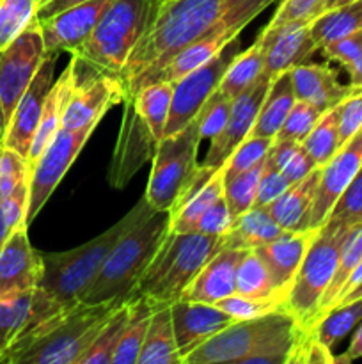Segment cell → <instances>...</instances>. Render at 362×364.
Listing matches in <instances>:
<instances>
[{
    "mask_svg": "<svg viewBox=\"0 0 362 364\" xmlns=\"http://www.w3.org/2000/svg\"><path fill=\"white\" fill-rule=\"evenodd\" d=\"M362 322V297L348 304L336 306L322 316L311 329L312 336L332 350L353 327Z\"/></svg>",
    "mask_w": 362,
    "mask_h": 364,
    "instance_id": "8d00e7d4",
    "label": "cell"
},
{
    "mask_svg": "<svg viewBox=\"0 0 362 364\" xmlns=\"http://www.w3.org/2000/svg\"><path fill=\"white\" fill-rule=\"evenodd\" d=\"M348 230L350 226L346 224L332 220L319 226L287 290L284 311L290 313L305 331H311L314 326L319 302L336 274L341 245Z\"/></svg>",
    "mask_w": 362,
    "mask_h": 364,
    "instance_id": "52a82bcc",
    "label": "cell"
},
{
    "mask_svg": "<svg viewBox=\"0 0 362 364\" xmlns=\"http://www.w3.org/2000/svg\"><path fill=\"white\" fill-rule=\"evenodd\" d=\"M123 119H121L119 134L114 146L112 160H110L106 180L114 188H124L135 174L156 155V149L162 141L155 137L135 107L133 98L123 102Z\"/></svg>",
    "mask_w": 362,
    "mask_h": 364,
    "instance_id": "5bb4252c",
    "label": "cell"
},
{
    "mask_svg": "<svg viewBox=\"0 0 362 364\" xmlns=\"http://www.w3.org/2000/svg\"><path fill=\"white\" fill-rule=\"evenodd\" d=\"M258 38H261L266 46L263 75L272 80L280 73H287L309 63V59L318 52L307 23H287L270 34L261 32Z\"/></svg>",
    "mask_w": 362,
    "mask_h": 364,
    "instance_id": "44dd1931",
    "label": "cell"
},
{
    "mask_svg": "<svg viewBox=\"0 0 362 364\" xmlns=\"http://www.w3.org/2000/svg\"><path fill=\"white\" fill-rule=\"evenodd\" d=\"M314 233L316 230L286 231V233L280 235L279 238H275L270 244L254 249L261 256L263 262L266 263L277 287L286 295L291 283H293V277L297 274L298 267L302 265V259H304L305 252H307L309 244H311Z\"/></svg>",
    "mask_w": 362,
    "mask_h": 364,
    "instance_id": "cb8c5ba5",
    "label": "cell"
},
{
    "mask_svg": "<svg viewBox=\"0 0 362 364\" xmlns=\"http://www.w3.org/2000/svg\"><path fill=\"white\" fill-rule=\"evenodd\" d=\"M316 167L318 166L312 162L311 156L307 155V151H305L300 144V148H298L297 151L291 155V159L287 160L286 166L280 169V173H283L284 176L291 181V183H297V181L304 180L305 176H309V174H311Z\"/></svg>",
    "mask_w": 362,
    "mask_h": 364,
    "instance_id": "9f6ffc18",
    "label": "cell"
},
{
    "mask_svg": "<svg viewBox=\"0 0 362 364\" xmlns=\"http://www.w3.org/2000/svg\"><path fill=\"white\" fill-rule=\"evenodd\" d=\"M322 55L330 63H336L348 73L350 84L362 87V28L319 48Z\"/></svg>",
    "mask_w": 362,
    "mask_h": 364,
    "instance_id": "b9f144b4",
    "label": "cell"
},
{
    "mask_svg": "<svg viewBox=\"0 0 362 364\" xmlns=\"http://www.w3.org/2000/svg\"><path fill=\"white\" fill-rule=\"evenodd\" d=\"M266 46L261 38L254 41V45L248 46L247 50H241L229 68L224 73L222 80L219 84V91L224 92L227 98L234 100L243 95L256 80L263 75L265 68Z\"/></svg>",
    "mask_w": 362,
    "mask_h": 364,
    "instance_id": "4dcf8cb0",
    "label": "cell"
},
{
    "mask_svg": "<svg viewBox=\"0 0 362 364\" xmlns=\"http://www.w3.org/2000/svg\"><path fill=\"white\" fill-rule=\"evenodd\" d=\"M362 297V283L358 284L357 288H355V290H351L350 294L348 295H344L343 299H341L339 301V304L337 306H341V304H348V302H351V301H357V299H361Z\"/></svg>",
    "mask_w": 362,
    "mask_h": 364,
    "instance_id": "91938a15",
    "label": "cell"
},
{
    "mask_svg": "<svg viewBox=\"0 0 362 364\" xmlns=\"http://www.w3.org/2000/svg\"><path fill=\"white\" fill-rule=\"evenodd\" d=\"M2 146H4V144H2V142H0V148H2Z\"/></svg>",
    "mask_w": 362,
    "mask_h": 364,
    "instance_id": "be15d7a7",
    "label": "cell"
},
{
    "mask_svg": "<svg viewBox=\"0 0 362 364\" xmlns=\"http://www.w3.org/2000/svg\"><path fill=\"white\" fill-rule=\"evenodd\" d=\"M236 294L259 301L275 302L280 309H284V301H286V294L277 287L266 263L254 249L247 251L238 267Z\"/></svg>",
    "mask_w": 362,
    "mask_h": 364,
    "instance_id": "f546056e",
    "label": "cell"
},
{
    "mask_svg": "<svg viewBox=\"0 0 362 364\" xmlns=\"http://www.w3.org/2000/svg\"><path fill=\"white\" fill-rule=\"evenodd\" d=\"M222 247L224 237H212L199 231H169L130 297H146L153 304L170 306L183 297L202 267Z\"/></svg>",
    "mask_w": 362,
    "mask_h": 364,
    "instance_id": "8992f818",
    "label": "cell"
},
{
    "mask_svg": "<svg viewBox=\"0 0 362 364\" xmlns=\"http://www.w3.org/2000/svg\"><path fill=\"white\" fill-rule=\"evenodd\" d=\"M361 28L362 0H355V2L346 4V6L325 11V13L319 14V16L309 25L312 41L318 46V52L323 46L339 41V39L346 38V36L361 31Z\"/></svg>",
    "mask_w": 362,
    "mask_h": 364,
    "instance_id": "d6a6232c",
    "label": "cell"
},
{
    "mask_svg": "<svg viewBox=\"0 0 362 364\" xmlns=\"http://www.w3.org/2000/svg\"><path fill=\"white\" fill-rule=\"evenodd\" d=\"M199 119L192 121L177 134L163 137L151 160L146 201L156 212H170L197 169V151L201 144Z\"/></svg>",
    "mask_w": 362,
    "mask_h": 364,
    "instance_id": "ba28073f",
    "label": "cell"
},
{
    "mask_svg": "<svg viewBox=\"0 0 362 364\" xmlns=\"http://www.w3.org/2000/svg\"><path fill=\"white\" fill-rule=\"evenodd\" d=\"M247 249L222 247L185 290V301L215 304L236 294V272Z\"/></svg>",
    "mask_w": 362,
    "mask_h": 364,
    "instance_id": "7402d4cb",
    "label": "cell"
},
{
    "mask_svg": "<svg viewBox=\"0 0 362 364\" xmlns=\"http://www.w3.org/2000/svg\"><path fill=\"white\" fill-rule=\"evenodd\" d=\"M273 141H275V139L252 137V135H248V137L238 146L236 151L229 156L226 166L222 167L226 180H231V178L236 176V174L243 173V171L251 169L252 166L261 162L266 156V153H268V149L272 148Z\"/></svg>",
    "mask_w": 362,
    "mask_h": 364,
    "instance_id": "7dc6e473",
    "label": "cell"
},
{
    "mask_svg": "<svg viewBox=\"0 0 362 364\" xmlns=\"http://www.w3.org/2000/svg\"><path fill=\"white\" fill-rule=\"evenodd\" d=\"M38 0H0V52L35 20Z\"/></svg>",
    "mask_w": 362,
    "mask_h": 364,
    "instance_id": "7bdbcfd3",
    "label": "cell"
},
{
    "mask_svg": "<svg viewBox=\"0 0 362 364\" xmlns=\"http://www.w3.org/2000/svg\"><path fill=\"white\" fill-rule=\"evenodd\" d=\"M131 316V301L126 299L116 311L110 315L105 326L98 333L91 347L82 355L80 364H112V358L121 343L124 329Z\"/></svg>",
    "mask_w": 362,
    "mask_h": 364,
    "instance_id": "d590c367",
    "label": "cell"
},
{
    "mask_svg": "<svg viewBox=\"0 0 362 364\" xmlns=\"http://www.w3.org/2000/svg\"><path fill=\"white\" fill-rule=\"evenodd\" d=\"M123 302H80L62 315L21 331L20 336L4 352L0 363L80 364L82 355L87 352L106 320Z\"/></svg>",
    "mask_w": 362,
    "mask_h": 364,
    "instance_id": "3957f363",
    "label": "cell"
},
{
    "mask_svg": "<svg viewBox=\"0 0 362 364\" xmlns=\"http://www.w3.org/2000/svg\"><path fill=\"white\" fill-rule=\"evenodd\" d=\"M169 231L170 213L155 212L144 223L123 235L102 263L94 279L85 288L80 302L96 304L126 301L151 265Z\"/></svg>",
    "mask_w": 362,
    "mask_h": 364,
    "instance_id": "5b68a950",
    "label": "cell"
},
{
    "mask_svg": "<svg viewBox=\"0 0 362 364\" xmlns=\"http://www.w3.org/2000/svg\"><path fill=\"white\" fill-rule=\"evenodd\" d=\"M109 2L110 0H85L46 20H38L41 25L46 53L59 55L62 52L73 53L75 50L80 48L94 31Z\"/></svg>",
    "mask_w": 362,
    "mask_h": 364,
    "instance_id": "e0dca14e",
    "label": "cell"
},
{
    "mask_svg": "<svg viewBox=\"0 0 362 364\" xmlns=\"http://www.w3.org/2000/svg\"><path fill=\"white\" fill-rule=\"evenodd\" d=\"M162 2H165V0H162Z\"/></svg>",
    "mask_w": 362,
    "mask_h": 364,
    "instance_id": "03108f58",
    "label": "cell"
},
{
    "mask_svg": "<svg viewBox=\"0 0 362 364\" xmlns=\"http://www.w3.org/2000/svg\"><path fill=\"white\" fill-rule=\"evenodd\" d=\"M123 102L124 89L119 78L106 75H77V85L64 110L62 128H96L109 109Z\"/></svg>",
    "mask_w": 362,
    "mask_h": 364,
    "instance_id": "2e32d148",
    "label": "cell"
},
{
    "mask_svg": "<svg viewBox=\"0 0 362 364\" xmlns=\"http://www.w3.org/2000/svg\"><path fill=\"white\" fill-rule=\"evenodd\" d=\"M85 2V0H41L38 4V11H35V18L39 21L46 20V18L53 16V14L60 13V11L67 9L71 6H77V4Z\"/></svg>",
    "mask_w": 362,
    "mask_h": 364,
    "instance_id": "6f0895ef",
    "label": "cell"
},
{
    "mask_svg": "<svg viewBox=\"0 0 362 364\" xmlns=\"http://www.w3.org/2000/svg\"><path fill=\"white\" fill-rule=\"evenodd\" d=\"M275 14L263 28V34L277 31L287 23L311 25L322 13H325L327 0H279Z\"/></svg>",
    "mask_w": 362,
    "mask_h": 364,
    "instance_id": "ee69618b",
    "label": "cell"
},
{
    "mask_svg": "<svg viewBox=\"0 0 362 364\" xmlns=\"http://www.w3.org/2000/svg\"><path fill=\"white\" fill-rule=\"evenodd\" d=\"M131 301V316L124 329L121 343L112 358V364H137L148 333L149 320L158 304H153L146 297H128Z\"/></svg>",
    "mask_w": 362,
    "mask_h": 364,
    "instance_id": "836d02e7",
    "label": "cell"
},
{
    "mask_svg": "<svg viewBox=\"0 0 362 364\" xmlns=\"http://www.w3.org/2000/svg\"><path fill=\"white\" fill-rule=\"evenodd\" d=\"M362 167V130L355 134L350 141L344 142L339 151L322 167L318 191L311 212V228L318 230L323 226L344 188L357 176Z\"/></svg>",
    "mask_w": 362,
    "mask_h": 364,
    "instance_id": "ac0fdd59",
    "label": "cell"
},
{
    "mask_svg": "<svg viewBox=\"0 0 362 364\" xmlns=\"http://www.w3.org/2000/svg\"><path fill=\"white\" fill-rule=\"evenodd\" d=\"M4 135H6V119H4L2 105H0V142L4 144Z\"/></svg>",
    "mask_w": 362,
    "mask_h": 364,
    "instance_id": "6125c7cd",
    "label": "cell"
},
{
    "mask_svg": "<svg viewBox=\"0 0 362 364\" xmlns=\"http://www.w3.org/2000/svg\"><path fill=\"white\" fill-rule=\"evenodd\" d=\"M362 358V322L358 323L357 331H355L353 338H351L350 345H348L346 352L343 355H336V364L337 363H343L348 364L355 359H361Z\"/></svg>",
    "mask_w": 362,
    "mask_h": 364,
    "instance_id": "680465c9",
    "label": "cell"
},
{
    "mask_svg": "<svg viewBox=\"0 0 362 364\" xmlns=\"http://www.w3.org/2000/svg\"><path fill=\"white\" fill-rule=\"evenodd\" d=\"M351 2H355V0H327V2H325V11L336 9V7L346 6V4H351Z\"/></svg>",
    "mask_w": 362,
    "mask_h": 364,
    "instance_id": "94428289",
    "label": "cell"
},
{
    "mask_svg": "<svg viewBox=\"0 0 362 364\" xmlns=\"http://www.w3.org/2000/svg\"><path fill=\"white\" fill-rule=\"evenodd\" d=\"M231 105H233V100L227 98L219 89L209 96V100L206 102V105L202 107V110L197 116L201 139H209L212 141L215 135H219L222 132L227 119H229Z\"/></svg>",
    "mask_w": 362,
    "mask_h": 364,
    "instance_id": "681fc988",
    "label": "cell"
},
{
    "mask_svg": "<svg viewBox=\"0 0 362 364\" xmlns=\"http://www.w3.org/2000/svg\"><path fill=\"white\" fill-rule=\"evenodd\" d=\"M298 323L284 309L251 320H234L183 359V364H241L263 340Z\"/></svg>",
    "mask_w": 362,
    "mask_h": 364,
    "instance_id": "30bf717a",
    "label": "cell"
},
{
    "mask_svg": "<svg viewBox=\"0 0 362 364\" xmlns=\"http://www.w3.org/2000/svg\"><path fill=\"white\" fill-rule=\"evenodd\" d=\"M75 85H77V70H75V63L71 59L70 66L60 73L59 78H55L48 96H46L45 109H43L41 119H39L38 130H35L34 141H32L31 151H28L27 156L28 169H32V166L38 162V159L45 151L46 146L50 144V141L62 128L64 110H66L67 102L73 95Z\"/></svg>",
    "mask_w": 362,
    "mask_h": 364,
    "instance_id": "484cf974",
    "label": "cell"
},
{
    "mask_svg": "<svg viewBox=\"0 0 362 364\" xmlns=\"http://www.w3.org/2000/svg\"><path fill=\"white\" fill-rule=\"evenodd\" d=\"M162 0H110L87 41L71 53L78 77L119 78L131 52L153 27Z\"/></svg>",
    "mask_w": 362,
    "mask_h": 364,
    "instance_id": "277c9868",
    "label": "cell"
},
{
    "mask_svg": "<svg viewBox=\"0 0 362 364\" xmlns=\"http://www.w3.org/2000/svg\"><path fill=\"white\" fill-rule=\"evenodd\" d=\"M319 176H322V167H316L309 176L291 185L272 205L266 206V212L284 231L312 230L311 212L316 191H318Z\"/></svg>",
    "mask_w": 362,
    "mask_h": 364,
    "instance_id": "d4e9b609",
    "label": "cell"
},
{
    "mask_svg": "<svg viewBox=\"0 0 362 364\" xmlns=\"http://www.w3.org/2000/svg\"><path fill=\"white\" fill-rule=\"evenodd\" d=\"M286 231L272 219L266 208H251L234 219L233 228L224 237V247L251 249L270 244Z\"/></svg>",
    "mask_w": 362,
    "mask_h": 364,
    "instance_id": "f1b7e54d",
    "label": "cell"
},
{
    "mask_svg": "<svg viewBox=\"0 0 362 364\" xmlns=\"http://www.w3.org/2000/svg\"><path fill=\"white\" fill-rule=\"evenodd\" d=\"M170 313H172L174 338H176L181 363L195 348L234 322L233 316L216 308L215 304L185 301V299L172 302Z\"/></svg>",
    "mask_w": 362,
    "mask_h": 364,
    "instance_id": "d6986e66",
    "label": "cell"
},
{
    "mask_svg": "<svg viewBox=\"0 0 362 364\" xmlns=\"http://www.w3.org/2000/svg\"><path fill=\"white\" fill-rule=\"evenodd\" d=\"M270 84H272V78L261 75L243 95L233 100L229 119H227L226 127L222 128V132L219 135H215L212 139V144H209L204 160H202V164H199L190 183L187 185L181 198L177 199L176 206L169 213H174L185 203L190 201L226 166V162L236 151L238 146L251 135V130L254 127L259 109H261L263 100H265L266 92H268Z\"/></svg>",
    "mask_w": 362,
    "mask_h": 364,
    "instance_id": "9c48e42d",
    "label": "cell"
},
{
    "mask_svg": "<svg viewBox=\"0 0 362 364\" xmlns=\"http://www.w3.org/2000/svg\"><path fill=\"white\" fill-rule=\"evenodd\" d=\"M263 167H265V159L256 164V166H252L251 169L236 174L231 180H226V185H224V198H226L229 212L234 219L254 206L256 194H258V185L263 174Z\"/></svg>",
    "mask_w": 362,
    "mask_h": 364,
    "instance_id": "60d3db41",
    "label": "cell"
},
{
    "mask_svg": "<svg viewBox=\"0 0 362 364\" xmlns=\"http://www.w3.org/2000/svg\"><path fill=\"white\" fill-rule=\"evenodd\" d=\"M32 291L34 290L0 297V358L20 336L27 323L31 315Z\"/></svg>",
    "mask_w": 362,
    "mask_h": 364,
    "instance_id": "ab89813d",
    "label": "cell"
},
{
    "mask_svg": "<svg viewBox=\"0 0 362 364\" xmlns=\"http://www.w3.org/2000/svg\"><path fill=\"white\" fill-rule=\"evenodd\" d=\"M361 259H362V223H357L353 224V226H350V230H348L346 237H344L343 240V245H341L336 274H334L332 281H330L329 288H327L325 295H323L322 302H319L316 322H318L325 313H329L330 309L336 308L341 295H343L344 284H346L348 277L351 276L355 267L361 263Z\"/></svg>",
    "mask_w": 362,
    "mask_h": 364,
    "instance_id": "1f68e13d",
    "label": "cell"
},
{
    "mask_svg": "<svg viewBox=\"0 0 362 364\" xmlns=\"http://www.w3.org/2000/svg\"><path fill=\"white\" fill-rule=\"evenodd\" d=\"M28 208V180L18 185L7 198L0 199V247L25 223Z\"/></svg>",
    "mask_w": 362,
    "mask_h": 364,
    "instance_id": "bcb514c9",
    "label": "cell"
},
{
    "mask_svg": "<svg viewBox=\"0 0 362 364\" xmlns=\"http://www.w3.org/2000/svg\"><path fill=\"white\" fill-rule=\"evenodd\" d=\"M224 185H226V176H224V171L220 169L190 201H187L180 210L170 213V231L172 233H190V231H195L199 219L206 212V208L216 198L224 196Z\"/></svg>",
    "mask_w": 362,
    "mask_h": 364,
    "instance_id": "74e56055",
    "label": "cell"
},
{
    "mask_svg": "<svg viewBox=\"0 0 362 364\" xmlns=\"http://www.w3.org/2000/svg\"><path fill=\"white\" fill-rule=\"evenodd\" d=\"M216 308L226 311L227 315L233 316L234 320H251L258 316L268 315L272 311H279V306L270 301H259V299L243 297L240 294H233L222 301L215 302Z\"/></svg>",
    "mask_w": 362,
    "mask_h": 364,
    "instance_id": "816d5d0a",
    "label": "cell"
},
{
    "mask_svg": "<svg viewBox=\"0 0 362 364\" xmlns=\"http://www.w3.org/2000/svg\"><path fill=\"white\" fill-rule=\"evenodd\" d=\"M57 57H59L57 53H46L38 73L32 78L31 85L20 98L9 123H7L4 146L14 149L25 159L31 151L32 141H34L43 109H45L46 96L55 82Z\"/></svg>",
    "mask_w": 362,
    "mask_h": 364,
    "instance_id": "9a60e30c",
    "label": "cell"
},
{
    "mask_svg": "<svg viewBox=\"0 0 362 364\" xmlns=\"http://www.w3.org/2000/svg\"><path fill=\"white\" fill-rule=\"evenodd\" d=\"M327 220L346 224V226L362 223V167L357 173V176L348 183L343 194L334 203Z\"/></svg>",
    "mask_w": 362,
    "mask_h": 364,
    "instance_id": "c3c4849f",
    "label": "cell"
},
{
    "mask_svg": "<svg viewBox=\"0 0 362 364\" xmlns=\"http://www.w3.org/2000/svg\"><path fill=\"white\" fill-rule=\"evenodd\" d=\"M291 185L293 183H291L280 171L268 167L265 164L261 180H259L258 185V194H256V201L252 208H266V206L272 205L280 194H284Z\"/></svg>",
    "mask_w": 362,
    "mask_h": 364,
    "instance_id": "11a10c76",
    "label": "cell"
},
{
    "mask_svg": "<svg viewBox=\"0 0 362 364\" xmlns=\"http://www.w3.org/2000/svg\"><path fill=\"white\" fill-rule=\"evenodd\" d=\"M337 112H339L337 116L339 139L341 144H344L362 130V87H358L344 102H341L337 105Z\"/></svg>",
    "mask_w": 362,
    "mask_h": 364,
    "instance_id": "db71d44e",
    "label": "cell"
},
{
    "mask_svg": "<svg viewBox=\"0 0 362 364\" xmlns=\"http://www.w3.org/2000/svg\"><path fill=\"white\" fill-rule=\"evenodd\" d=\"M323 114L325 112L319 110L318 107L311 105V103L304 102V100H297L295 105L291 107L290 114H287L286 121H284L283 128H280L275 139H279V141L302 142L311 134L316 123L322 119Z\"/></svg>",
    "mask_w": 362,
    "mask_h": 364,
    "instance_id": "f6af8a7d",
    "label": "cell"
},
{
    "mask_svg": "<svg viewBox=\"0 0 362 364\" xmlns=\"http://www.w3.org/2000/svg\"><path fill=\"white\" fill-rule=\"evenodd\" d=\"M295 102H297V95H295L293 84H291L290 71L280 73L279 77L273 78L268 92L263 100L261 109H259L256 123L251 130L252 137L275 139Z\"/></svg>",
    "mask_w": 362,
    "mask_h": 364,
    "instance_id": "4316f807",
    "label": "cell"
},
{
    "mask_svg": "<svg viewBox=\"0 0 362 364\" xmlns=\"http://www.w3.org/2000/svg\"><path fill=\"white\" fill-rule=\"evenodd\" d=\"M155 212L156 210L149 206L146 198H142L119 223L114 224L99 237L89 240L87 244L71 251L43 255V277L38 288L32 291L31 315L23 331L62 315L80 304L82 294L94 279L96 272L117 240L149 219Z\"/></svg>",
    "mask_w": 362,
    "mask_h": 364,
    "instance_id": "7a4b0ae2",
    "label": "cell"
},
{
    "mask_svg": "<svg viewBox=\"0 0 362 364\" xmlns=\"http://www.w3.org/2000/svg\"><path fill=\"white\" fill-rule=\"evenodd\" d=\"M337 116H339L337 107L327 110L312 128L311 134L302 141V148L307 151V155L318 167L327 166L343 146L339 139V128H337Z\"/></svg>",
    "mask_w": 362,
    "mask_h": 364,
    "instance_id": "f35d334b",
    "label": "cell"
},
{
    "mask_svg": "<svg viewBox=\"0 0 362 364\" xmlns=\"http://www.w3.org/2000/svg\"><path fill=\"white\" fill-rule=\"evenodd\" d=\"M31 176L28 162L14 149L0 148V199L7 198L14 188Z\"/></svg>",
    "mask_w": 362,
    "mask_h": 364,
    "instance_id": "f907efd6",
    "label": "cell"
},
{
    "mask_svg": "<svg viewBox=\"0 0 362 364\" xmlns=\"http://www.w3.org/2000/svg\"><path fill=\"white\" fill-rule=\"evenodd\" d=\"M290 77L297 100H304L323 112L337 107L358 89L351 84H341L337 71L325 64L305 63L291 70Z\"/></svg>",
    "mask_w": 362,
    "mask_h": 364,
    "instance_id": "603a6c76",
    "label": "cell"
},
{
    "mask_svg": "<svg viewBox=\"0 0 362 364\" xmlns=\"http://www.w3.org/2000/svg\"><path fill=\"white\" fill-rule=\"evenodd\" d=\"M45 55L46 50L38 18L0 52V105L6 128Z\"/></svg>",
    "mask_w": 362,
    "mask_h": 364,
    "instance_id": "4fadbf2b",
    "label": "cell"
},
{
    "mask_svg": "<svg viewBox=\"0 0 362 364\" xmlns=\"http://www.w3.org/2000/svg\"><path fill=\"white\" fill-rule=\"evenodd\" d=\"M92 132L94 128H80V130L60 128L41 153L38 162L32 166L28 176V208L25 217L27 226H31L35 215L52 198L53 191L59 187L70 167L80 155Z\"/></svg>",
    "mask_w": 362,
    "mask_h": 364,
    "instance_id": "7c38bea8",
    "label": "cell"
},
{
    "mask_svg": "<svg viewBox=\"0 0 362 364\" xmlns=\"http://www.w3.org/2000/svg\"><path fill=\"white\" fill-rule=\"evenodd\" d=\"M172 82H156L142 87L131 98L135 100L138 114L148 123L158 141L165 137V124L169 119L170 103H172Z\"/></svg>",
    "mask_w": 362,
    "mask_h": 364,
    "instance_id": "e575fe53",
    "label": "cell"
},
{
    "mask_svg": "<svg viewBox=\"0 0 362 364\" xmlns=\"http://www.w3.org/2000/svg\"><path fill=\"white\" fill-rule=\"evenodd\" d=\"M279 0H165L148 34L131 52L121 84L126 87L144 71L162 66L183 46L213 32H240ZM126 96V95H124Z\"/></svg>",
    "mask_w": 362,
    "mask_h": 364,
    "instance_id": "6da1fadb",
    "label": "cell"
},
{
    "mask_svg": "<svg viewBox=\"0 0 362 364\" xmlns=\"http://www.w3.org/2000/svg\"><path fill=\"white\" fill-rule=\"evenodd\" d=\"M39 2H41V0H38V4H39Z\"/></svg>",
    "mask_w": 362,
    "mask_h": 364,
    "instance_id": "e7e4bbea",
    "label": "cell"
},
{
    "mask_svg": "<svg viewBox=\"0 0 362 364\" xmlns=\"http://www.w3.org/2000/svg\"><path fill=\"white\" fill-rule=\"evenodd\" d=\"M240 52L241 41L240 36H236L208 63L195 68L180 80L172 82V103H170L169 119L165 124V137L177 134L187 128L192 121L197 119L202 107L206 105L209 96L219 89L224 73Z\"/></svg>",
    "mask_w": 362,
    "mask_h": 364,
    "instance_id": "8fae6325",
    "label": "cell"
},
{
    "mask_svg": "<svg viewBox=\"0 0 362 364\" xmlns=\"http://www.w3.org/2000/svg\"><path fill=\"white\" fill-rule=\"evenodd\" d=\"M137 364H183L177 354L169 304H158L153 311Z\"/></svg>",
    "mask_w": 362,
    "mask_h": 364,
    "instance_id": "83f0119b",
    "label": "cell"
},
{
    "mask_svg": "<svg viewBox=\"0 0 362 364\" xmlns=\"http://www.w3.org/2000/svg\"><path fill=\"white\" fill-rule=\"evenodd\" d=\"M233 224L234 217L231 215L226 198L220 196V198H216L215 201L206 208V212L202 213L195 231L204 235H212V237H226L231 231V228H233Z\"/></svg>",
    "mask_w": 362,
    "mask_h": 364,
    "instance_id": "f5cc1de1",
    "label": "cell"
},
{
    "mask_svg": "<svg viewBox=\"0 0 362 364\" xmlns=\"http://www.w3.org/2000/svg\"><path fill=\"white\" fill-rule=\"evenodd\" d=\"M43 277V255L28 240V226L21 224L0 247V297L35 290Z\"/></svg>",
    "mask_w": 362,
    "mask_h": 364,
    "instance_id": "ffe728a7",
    "label": "cell"
}]
</instances>
